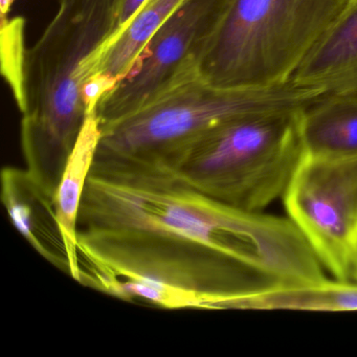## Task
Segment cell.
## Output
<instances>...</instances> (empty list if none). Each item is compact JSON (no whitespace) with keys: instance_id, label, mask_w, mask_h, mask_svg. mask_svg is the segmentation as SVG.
Instances as JSON below:
<instances>
[{"instance_id":"6da1fadb","label":"cell","mask_w":357,"mask_h":357,"mask_svg":"<svg viewBox=\"0 0 357 357\" xmlns=\"http://www.w3.org/2000/svg\"><path fill=\"white\" fill-rule=\"evenodd\" d=\"M79 229H139L197 240L285 283L315 256L289 218L208 197L156 160L99 153L81 202Z\"/></svg>"},{"instance_id":"7a4b0ae2","label":"cell","mask_w":357,"mask_h":357,"mask_svg":"<svg viewBox=\"0 0 357 357\" xmlns=\"http://www.w3.org/2000/svg\"><path fill=\"white\" fill-rule=\"evenodd\" d=\"M79 283L164 309L229 310L287 284L208 244L139 229H78Z\"/></svg>"},{"instance_id":"3957f363","label":"cell","mask_w":357,"mask_h":357,"mask_svg":"<svg viewBox=\"0 0 357 357\" xmlns=\"http://www.w3.org/2000/svg\"><path fill=\"white\" fill-rule=\"evenodd\" d=\"M114 0H60L29 49L20 146L26 170L55 196L86 120L82 68L114 35Z\"/></svg>"},{"instance_id":"277c9868","label":"cell","mask_w":357,"mask_h":357,"mask_svg":"<svg viewBox=\"0 0 357 357\" xmlns=\"http://www.w3.org/2000/svg\"><path fill=\"white\" fill-rule=\"evenodd\" d=\"M301 112L252 114L223 123L165 165L208 197L262 212L283 196L302 160Z\"/></svg>"},{"instance_id":"5b68a950","label":"cell","mask_w":357,"mask_h":357,"mask_svg":"<svg viewBox=\"0 0 357 357\" xmlns=\"http://www.w3.org/2000/svg\"><path fill=\"white\" fill-rule=\"evenodd\" d=\"M348 1L234 0L200 64V78L223 89L285 84Z\"/></svg>"},{"instance_id":"8992f818","label":"cell","mask_w":357,"mask_h":357,"mask_svg":"<svg viewBox=\"0 0 357 357\" xmlns=\"http://www.w3.org/2000/svg\"><path fill=\"white\" fill-rule=\"evenodd\" d=\"M325 96L294 79L268 89H223L198 77L101 126L98 152L167 164L218 125L252 114L298 112Z\"/></svg>"},{"instance_id":"52a82bcc","label":"cell","mask_w":357,"mask_h":357,"mask_svg":"<svg viewBox=\"0 0 357 357\" xmlns=\"http://www.w3.org/2000/svg\"><path fill=\"white\" fill-rule=\"evenodd\" d=\"M234 0H185L150 39L127 76L100 101L101 126L120 120L199 77Z\"/></svg>"},{"instance_id":"ba28073f","label":"cell","mask_w":357,"mask_h":357,"mask_svg":"<svg viewBox=\"0 0 357 357\" xmlns=\"http://www.w3.org/2000/svg\"><path fill=\"white\" fill-rule=\"evenodd\" d=\"M287 217L338 281H353L357 245V158L303 154L283 196Z\"/></svg>"},{"instance_id":"9c48e42d","label":"cell","mask_w":357,"mask_h":357,"mask_svg":"<svg viewBox=\"0 0 357 357\" xmlns=\"http://www.w3.org/2000/svg\"><path fill=\"white\" fill-rule=\"evenodd\" d=\"M0 179L1 202L12 225L47 262L73 277L54 196L26 169L3 167Z\"/></svg>"},{"instance_id":"30bf717a","label":"cell","mask_w":357,"mask_h":357,"mask_svg":"<svg viewBox=\"0 0 357 357\" xmlns=\"http://www.w3.org/2000/svg\"><path fill=\"white\" fill-rule=\"evenodd\" d=\"M292 79L325 95L357 93V0H349Z\"/></svg>"},{"instance_id":"8fae6325","label":"cell","mask_w":357,"mask_h":357,"mask_svg":"<svg viewBox=\"0 0 357 357\" xmlns=\"http://www.w3.org/2000/svg\"><path fill=\"white\" fill-rule=\"evenodd\" d=\"M303 153L312 158H357V93L326 95L298 114Z\"/></svg>"},{"instance_id":"7c38bea8","label":"cell","mask_w":357,"mask_h":357,"mask_svg":"<svg viewBox=\"0 0 357 357\" xmlns=\"http://www.w3.org/2000/svg\"><path fill=\"white\" fill-rule=\"evenodd\" d=\"M102 127L97 112L87 116L76 146L66 162L63 174L56 190L54 202L73 267V279L80 280L78 252V220L81 202L89 173L95 162Z\"/></svg>"},{"instance_id":"4fadbf2b","label":"cell","mask_w":357,"mask_h":357,"mask_svg":"<svg viewBox=\"0 0 357 357\" xmlns=\"http://www.w3.org/2000/svg\"><path fill=\"white\" fill-rule=\"evenodd\" d=\"M229 310L357 311V283L328 281L282 285L231 303Z\"/></svg>"},{"instance_id":"5bb4252c","label":"cell","mask_w":357,"mask_h":357,"mask_svg":"<svg viewBox=\"0 0 357 357\" xmlns=\"http://www.w3.org/2000/svg\"><path fill=\"white\" fill-rule=\"evenodd\" d=\"M185 1L146 0L122 36L83 70V82L99 73L122 81L150 39Z\"/></svg>"},{"instance_id":"9a60e30c","label":"cell","mask_w":357,"mask_h":357,"mask_svg":"<svg viewBox=\"0 0 357 357\" xmlns=\"http://www.w3.org/2000/svg\"><path fill=\"white\" fill-rule=\"evenodd\" d=\"M1 70L8 84L11 87L14 99L24 112V80H26V20L22 17L8 18L1 20Z\"/></svg>"},{"instance_id":"2e32d148","label":"cell","mask_w":357,"mask_h":357,"mask_svg":"<svg viewBox=\"0 0 357 357\" xmlns=\"http://www.w3.org/2000/svg\"><path fill=\"white\" fill-rule=\"evenodd\" d=\"M146 0H114V31L112 38L93 56L83 66V70L86 68L89 64L98 59L106 50L109 49L128 28L130 22H132L137 12L141 9Z\"/></svg>"},{"instance_id":"e0dca14e","label":"cell","mask_w":357,"mask_h":357,"mask_svg":"<svg viewBox=\"0 0 357 357\" xmlns=\"http://www.w3.org/2000/svg\"><path fill=\"white\" fill-rule=\"evenodd\" d=\"M121 81L107 75H93L83 82L81 86V97L86 107L87 114L97 112L100 101L112 91Z\"/></svg>"},{"instance_id":"ac0fdd59","label":"cell","mask_w":357,"mask_h":357,"mask_svg":"<svg viewBox=\"0 0 357 357\" xmlns=\"http://www.w3.org/2000/svg\"><path fill=\"white\" fill-rule=\"evenodd\" d=\"M15 0H0V13H1V20L9 18L10 12L13 7Z\"/></svg>"},{"instance_id":"d6986e66","label":"cell","mask_w":357,"mask_h":357,"mask_svg":"<svg viewBox=\"0 0 357 357\" xmlns=\"http://www.w3.org/2000/svg\"><path fill=\"white\" fill-rule=\"evenodd\" d=\"M353 281H357V245L355 250L354 259H353Z\"/></svg>"}]
</instances>
